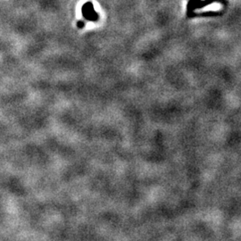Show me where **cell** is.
<instances>
[{"instance_id": "cell-1", "label": "cell", "mask_w": 241, "mask_h": 241, "mask_svg": "<svg viewBox=\"0 0 241 241\" xmlns=\"http://www.w3.org/2000/svg\"><path fill=\"white\" fill-rule=\"evenodd\" d=\"M78 25L80 26V28H81V27H83V25H84V23H78Z\"/></svg>"}]
</instances>
